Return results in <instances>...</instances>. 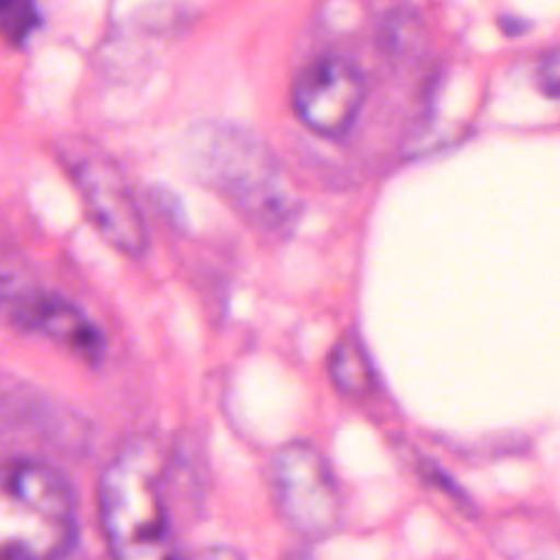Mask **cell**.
Here are the masks:
<instances>
[{"label":"cell","mask_w":560,"mask_h":560,"mask_svg":"<svg viewBox=\"0 0 560 560\" xmlns=\"http://www.w3.org/2000/svg\"><path fill=\"white\" fill-rule=\"evenodd\" d=\"M164 479L162 453L144 435L125 442L105 466L98 510L114 560H179Z\"/></svg>","instance_id":"6da1fadb"},{"label":"cell","mask_w":560,"mask_h":560,"mask_svg":"<svg viewBox=\"0 0 560 560\" xmlns=\"http://www.w3.org/2000/svg\"><path fill=\"white\" fill-rule=\"evenodd\" d=\"M197 177L221 192L247 221L282 230L298 217V199L262 138L234 122H203L186 140Z\"/></svg>","instance_id":"7a4b0ae2"},{"label":"cell","mask_w":560,"mask_h":560,"mask_svg":"<svg viewBox=\"0 0 560 560\" xmlns=\"http://www.w3.org/2000/svg\"><path fill=\"white\" fill-rule=\"evenodd\" d=\"M77 540L74 492L55 466L0 464V560H63Z\"/></svg>","instance_id":"3957f363"},{"label":"cell","mask_w":560,"mask_h":560,"mask_svg":"<svg viewBox=\"0 0 560 560\" xmlns=\"http://www.w3.org/2000/svg\"><path fill=\"white\" fill-rule=\"evenodd\" d=\"M57 155L74 182L101 236L127 256H142L149 232L140 206L114 158L88 138H63Z\"/></svg>","instance_id":"277c9868"},{"label":"cell","mask_w":560,"mask_h":560,"mask_svg":"<svg viewBox=\"0 0 560 560\" xmlns=\"http://www.w3.org/2000/svg\"><path fill=\"white\" fill-rule=\"evenodd\" d=\"M280 518L306 540L332 536L341 523V492L324 453L304 440L282 444L269 468Z\"/></svg>","instance_id":"5b68a950"},{"label":"cell","mask_w":560,"mask_h":560,"mask_svg":"<svg viewBox=\"0 0 560 560\" xmlns=\"http://www.w3.org/2000/svg\"><path fill=\"white\" fill-rule=\"evenodd\" d=\"M0 311L15 326L48 337L83 361L96 363L103 357V335L85 313L66 298L33 284L9 254L0 256Z\"/></svg>","instance_id":"8992f818"},{"label":"cell","mask_w":560,"mask_h":560,"mask_svg":"<svg viewBox=\"0 0 560 560\" xmlns=\"http://www.w3.org/2000/svg\"><path fill=\"white\" fill-rule=\"evenodd\" d=\"M365 90V79L350 59L324 55L295 77L293 109L311 131L341 138L361 114Z\"/></svg>","instance_id":"52a82bcc"},{"label":"cell","mask_w":560,"mask_h":560,"mask_svg":"<svg viewBox=\"0 0 560 560\" xmlns=\"http://www.w3.org/2000/svg\"><path fill=\"white\" fill-rule=\"evenodd\" d=\"M328 372L337 389L352 396L370 394L376 383V374L368 359V352L359 337L352 332L343 335L330 350Z\"/></svg>","instance_id":"ba28073f"},{"label":"cell","mask_w":560,"mask_h":560,"mask_svg":"<svg viewBox=\"0 0 560 560\" xmlns=\"http://www.w3.org/2000/svg\"><path fill=\"white\" fill-rule=\"evenodd\" d=\"M42 26V11L35 0H0V37L20 48Z\"/></svg>","instance_id":"9c48e42d"},{"label":"cell","mask_w":560,"mask_h":560,"mask_svg":"<svg viewBox=\"0 0 560 560\" xmlns=\"http://www.w3.org/2000/svg\"><path fill=\"white\" fill-rule=\"evenodd\" d=\"M560 63H558V52L556 48L547 50L538 63V70H536V77H538V88L549 96V98H556L558 96V88H560Z\"/></svg>","instance_id":"30bf717a"},{"label":"cell","mask_w":560,"mask_h":560,"mask_svg":"<svg viewBox=\"0 0 560 560\" xmlns=\"http://www.w3.org/2000/svg\"><path fill=\"white\" fill-rule=\"evenodd\" d=\"M195 560H241V558L228 549H206Z\"/></svg>","instance_id":"8fae6325"},{"label":"cell","mask_w":560,"mask_h":560,"mask_svg":"<svg viewBox=\"0 0 560 560\" xmlns=\"http://www.w3.org/2000/svg\"><path fill=\"white\" fill-rule=\"evenodd\" d=\"M503 28L508 31V33H512V35H516V33H521L523 28H525V22H521V24H516V20L514 18H508V20H503Z\"/></svg>","instance_id":"7c38bea8"},{"label":"cell","mask_w":560,"mask_h":560,"mask_svg":"<svg viewBox=\"0 0 560 560\" xmlns=\"http://www.w3.org/2000/svg\"><path fill=\"white\" fill-rule=\"evenodd\" d=\"M282 560H315V558L308 556L306 551H291V553H287Z\"/></svg>","instance_id":"4fadbf2b"}]
</instances>
